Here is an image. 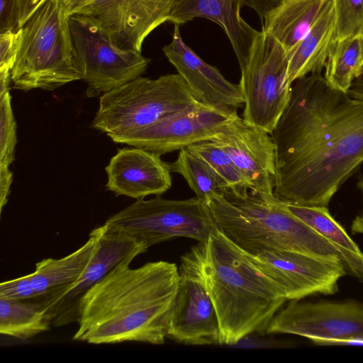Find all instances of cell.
<instances>
[{"label": "cell", "mask_w": 363, "mask_h": 363, "mask_svg": "<svg viewBox=\"0 0 363 363\" xmlns=\"http://www.w3.org/2000/svg\"><path fill=\"white\" fill-rule=\"evenodd\" d=\"M270 135L276 155L274 196L326 206L363 164V101L331 87L322 73L296 80Z\"/></svg>", "instance_id": "1"}, {"label": "cell", "mask_w": 363, "mask_h": 363, "mask_svg": "<svg viewBox=\"0 0 363 363\" xmlns=\"http://www.w3.org/2000/svg\"><path fill=\"white\" fill-rule=\"evenodd\" d=\"M130 264L112 269L82 298L73 340L95 345L164 343L179 288V269L166 261L136 269Z\"/></svg>", "instance_id": "2"}, {"label": "cell", "mask_w": 363, "mask_h": 363, "mask_svg": "<svg viewBox=\"0 0 363 363\" xmlns=\"http://www.w3.org/2000/svg\"><path fill=\"white\" fill-rule=\"evenodd\" d=\"M179 270L196 277L214 305L219 345H233L267 328L286 298L217 228L181 258Z\"/></svg>", "instance_id": "3"}, {"label": "cell", "mask_w": 363, "mask_h": 363, "mask_svg": "<svg viewBox=\"0 0 363 363\" xmlns=\"http://www.w3.org/2000/svg\"><path fill=\"white\" fill-rule=\"evenodd\" d=\"M205 203L216 228L246 253L286 250L340 259L330 241L291 213L274 195L248 191L239 196L227 189L212 194Z\"/></svg>", "instance_id": "4"}, {"label": "cell", "mask_w": 363, "mask_h": 363, "mask_svg": "<svg viewBox=\"0 0 363 363\" xmlns=\"http://www.w3.org/2000/svg\"><path fill=\"white\" fill-rule=\"evenodd\" d=\"M69 13L62 0H45L17 30L13 87L53 91L82 79L74 50Z\"/></svg>", "instance_id": "5"}, {"label": "cell", "mask_w": 363, "mask_h": 363, "mask_svg": "<svg viewBox=\"0 0 363 363\" xmlns=\"http://www.w3.org/2000/svg\"><path fill=\"white\" fill-rule=\"evenodd\" d=\"M196 101L193 92L178 73L157 79L140 76L99 97V107L91 127L113 141Z\"/></svg>", "instance_id": "6"}, {"label": "cell", "mask_w": 363, "mask_h": 363, "mask_svg": "<svg viewBox=\"0 0 363 363\" xmlns=\"http://www.w3.org/2000/svg\"><path fill=\"white\" fill-rule=\"evenodd\" d=\"M104 225L107 231L133 238L147 249L178 237L204 242L216 228L206 203L196 197L170 200L160 196L137 199Z\"/></svg>", "instance_id": "7"}, {"label": "cell", "mask_w": 363, "mask_h": 363, "mask_svg": "<svg viewBox=\"0 0 363 363\" xmlns=\"http://www.w3.org/2000/svg\"><path fill=\"white\" fill-rule=\"evenodd\" d=\"M286 50L263 28L257 31L240 66L238 84L243 98L242 118L271 133L286 108L291 86Z\"/></svg>", "instance_id": "8"}, {"label": "cell", "mask_w": 363, "mask_h": 363, "mask_svg": "<svg viewBox=\"0 0 363 363\" xmlns=\"http://www.w3.org/2000/svg\"><path fill=\"white\" fill-rule=\"evenodd\" d=\"M74 50L88 97L102 94L138 77L147 69L150 60L142 52L120 47L108 31L92 17L69 16Z\"/></svg>", "instance_id": "9"}, {"label": "cell", "mask_w": 363, "mask_h": 363, "mask_svg": "<svg viewBox=\"0 0 363 363\" xmlns=\"http://www.w3.org/2000/svg\"><path fill=\"white\" fill-rule=\"evenodd\" d=\"M242 252L279 288L287 301L316 294H334L338 291V281L347 274L340 259L286 250L255 255Z\"/></svg>", "instance_id": "10"}, {"label": "cell", "mask_w": 363, "mask_h": 363, "mask_svg": "<svg viewBox=\"0 0 363 363\" xmlns=\"http://www.w3.org/2000/svg\"><path fill=\"white\" fill-rule=\"evenodd\" d=\"M229 111L196 101L187 108L113 140L159 155L213 140L238 116Z\"/></svg>", "instance_id": "11"}, {"label": "cell", "mask_w": 363, "mask_h": 363, "mask_svg": "<svg viewBox=\"0 0 363 363\" xmlns=\"http://www.w3.org/2000/svg\"><path fill=\"white\" fill-rule=\"evenodd\" d=\"M267 333L302 336L321 346L332 341L363 338V302L291 300L274 315Z\"/></svg>", "instance_id": "12"}, {"label": "cell", "mask_w": 363, "mask_h": 363, "mask_svg": "<svg viewBox=\"0 0 363 363\" xmlns=\"http://www.w3.org/2000/svg\"><path fill=\"white\" fill-rule=\"evenodd\" d=\"M69 14L99 21L120 47L142 52L145 38L168 21L176 0H62Z\"/></svg>", "instance_id": "13"}, {"label": "cell", "mask_w": 363, "mask_h": 363, "mask_svg": "<svg viewBox=\"0 0 363 363\" xmlns=\"http://www.w3.org/2000/svg\"><path fill=\"white\" fill-rule=\"evenodd\" d=\"M213 140L228 154L250 191L274 195L276 155L269 133L238 116Z\"/></svg>", "instance_id": "14"}, {"label": "cell", "mask_w": 363, "mask_h": 363, "mask_svg": "<svg viewBox=\"0 0 363 363\" xmlns=\"http://www.w3.org/2000/svg\"><path fill=\"white\" fill-rule=\"evenodd\" d=\"M96 250L82 276L71 285L58 289L52 304L54 326H62L78 320L79 305L82 298L95 284L118 265L130 262L147 248L128 236L108 232L104 225Z\"/></svg>", "instance_id": "15"}, {"label": "cell", "mask_w": 363, "mask_h": 363, "mask_svg": "<svg viewBox=\"0 0 363 363\" xmlns=\"http://www.w3.org/2000/svg\"><path fill=\"white\" fill-rule=\"evenodd\" d=\"M172 41L162 50L190 88L196 100L206 106L229 111L244 106L239 84L227 80L184 42L179 25H174Z\"/></svg>", "instance_id": "16"}, {"label": "cell", "mask_w": 363, "mask_h": 363, "mask_svg": "<svg viewBox=\"0 0 363 363\" xmlns=\"http://www.w3.org/2000/svg\"><path fill=\"white\" fill-rule=\"evenodd\" d=\"M179 271V288L167 337L186 345H219V321L208 293L196 277Z\"/></svg>", "instance_id": "17"}, {"label": "cell", "mask_w": 363, "mask_h": 363, "mask_svg": "<svg viewBox=\"0 0 363 363\" xmlns=\"http://www.w3.org/2000/svg\"><path fill=\"white\" fill-rule=\"evenodd\" d=\"M106 189L116 196L137 199L160 196L172 187L169 164L160 155L142 148L118 149L105 168Z\"/></svg>", "instance_id": "18"}, {"label": "cell", "mask_w": 363, "mask_h": 363, "mask_svg": "<svg viewBox=\"0 0 363 363\" xmlns=\"http://www.w3.org/2000/svg\"><path fill=\"white\" fill-rule=\"evenodd\" d=\"M243 6L242 0H176L168 21L180 26L204 18L216 23L229 39L240 67L257 31L242 18Z\"/></svg>", "instance_id": "19"}, {"label": "cell", "mask_w": 363, "mask_h": 363, "mask_svg": "<svg viewBox=\"0 0 363 363\" xmlns=\"http://www.w3.org/2000/svg\"><path fill=\"white\" fill-rule=\"evenodd\" d=\"M331 0H281L268 13L262 28L291 51L321 16Z\"/></svg>", "instance_id": "20"}, {"label": "cell", "mask_w": 363, "mask_h": 363, "mask_svg": "<svg viewBox=\"0 0 363 363\" xmlns=\"http://www.w3.org/2000/svg\"><path fill=\"white\" fill-rule=\"evenodd\" d=\"M335 40V15L331 0L316 23L288 52L289 82L292 84L308 74L322 73Z\"/></svg>", "instance_id": "21"}, {"label": "cell", "mask_w": 363, "mask_h": 363, "mask_svg": "<svg viewBox=\"0 0 363 363\" xmlns=\"http://www.w3.org/2000/svg\"><path fill=\"white\" fill-rule=\"evenodd\" d=\"M100 232V227L92 230L88 240L69 255L44 259L35 264L34 272L28 276L39 296L68 286L82 276L96 250Z\"/></svg>", "instance_id": "22"}, {"label": "cell", "mask_w": 363, "mask_h": 363, "mask_svg": "<svg viewBox=\"0 0 363 363\" xmlns=\"http://www.w3.org/2000/svg\"><path fill=\"white\" fill-rule=\"evenodd\" d=\"M284 203L291 213L337 248L346 273L363 282V252L342 225L330 215L328 207Z\"/></svg>", "instance_id": "23"}, {"label": "cell", "mask_w": 363, "mask_h": 363, "mask_svg": "<svg viewBox=\"0 0 363 363\" xmlns=\"http://www.w3.org/2000/svg\"><path fill=\"white\" fill-rule=\"evenodd\" d=\"M0 298V333L21 340H26L50 329L52 311L44 296L38 300Z\"/></svg>", "instance_id": "24"}, {"label": "cell", "mask_w": 363, "mask_h": 363, "mask_svg": "<svg viewBox=\"0 0 363 363\" xmlns=\"http://www.w3.org/2000/svg\"><path fill=\"white\" fill-rule=\"evenodd\" d=\"M168 164L171 172L182 175L196 197L204 203L212 194L228 189L227 183L213 167L188 148L180 150L176 160Z\"/></svg>", "instance_id": "25"}, {"label": "cell", "mask_w": 363, "mask_h": 363, "mask_svg": "<svg viewBox=\"0 0 363 363\" xmlns=\"http://www.w3.org/2000/svg\"><path fill=\"white\" fill-rule=\"evenodd\" d=\"M360 58L359 35L335 40L325 66L323 76L327 83L347 93L358 76Z\"/></svg>", "instance_id": "26"}, {"label": "cell", "mask_w": 363, "mask_h": 363, "mask_svg": "<svg viewBox=\"0 0 363 363\" xmlns=\"http://www.w3.org/2000/svg\"><path fill=\"white\" fill-rule=\"evenodd\" d=\"M186 148L205 160L227 183L228 191L239 196H244L249 191L243 177L228 154L215 141H201Z\"/></svg>", "instance_id": "27"}, {"label": "cell", "mask_w": 363, "mask_h": 363, "mask_svg": "<svg viewBox=\"0 0 363 363\" xmlns=\"http://www.w3.org/2000/svg\"><path fill=\"white\" fill-rule=\"evenodd\" d=\"M335 40L359 35L363 23V0H332Z\"/></svg>", "instance_id": "28"}, {"label": "cell", "mask_w": 363, "mask_h": 363, "mask_svg": "<svg viewBox=\"0 0 363 363\" xmlns=\"http://www.w3.org/2000/svg\"><path fill=\"white\" fill-rule=\"evenodd\" d=\"M17 143L16 123L9 91L0 96V164L10 166Z\"/></svg>", "instance_id": "29"}, {"label": "cell", "mask_w": 363, "mask_h": 363, "mask_svg": "<svg viewBox=\"0 0 363 363\" xmlns=\"http://www.w3.org/2000/svg\"><path fill=\"white\" fill-rule=\"evenodd\" d=\"M39 297L27 275L1 282L0 298L27 300Z\"/></svg>", "instance_id": "30"}, {"label": "cell", "mask_w": 363, "mask_h": 363, "mask_svg": "<svg viewBox=\"0 0 363 363\" xmlns=\"http://www.w3.org/2000/svg\"><path fill=\"white\" fill-rule=\"evenodd\" d=\"M17 49V31L9 30L1 32L0 71H11L15 64Z\"/></svg>", "instance_id": "31"}, {"label": "cell", "mask_w": 363, "mask_h": 363, "mask_svg": "<svg viewBox=\"0 0 363 363\" xmlns=\"http://www.w3.org/2000/svg\"><path fill=\"white\" fill-rule=\"evenodd\" d=\"M0 33L11 30L17 31L16 0H0Z\"/></svg>", "instance_id": "32"}, {"label": "cell", "mask_w": 363, "mask_h": 363, "mask_svg": "<svg viewBox=\"0 0 363 363\" xmlns=\"http://www.w3.org/2000/svg\"><path fill=\"white\" fill-rule=\"evenodd\" d=\"M45 0H16L18 28Z\"/></svg>", "instance_id": "33"}, {"label": "cell", "mask_w": 363, "mask_h": 363, "mask_svg": "<svg viewBox=\"0 0 363 363\" xmlns=\"http://www.w3.org/2000/svg\"><path fill=\"white\" fill-rule=\"evenodd\" d=\"M13 174L9 166L0 164V210L1 213L6 204L10 187L12 183Z\"/></svg>", "instance_id": "34"}, {"label": "cell", "mask_w": 363, "mask_h": 363, "mask_svg": "<svg viewBox=\"0 0 363 363\" xmlns=\"http://www.w3.org/2000/svg\"><path fill=\"white\" fill-rule=\"evenodd\" d=\"M281 0H242L244 6L252 9L259 16L262 22L266 15L276 8Z\"/></svg>", "instance_id": "35"}, {"label": "cell", "mask_w": 363, "mask_h": 363, "mask_svg": "<svg viewBox=\"0 0 363 363\" xmlns=\"http://www.w3.org/2000/svg\"><path fill=\"white\" fill-rule=\"evenodd\" d=\"M357 187L361 191L363 203V176L357 182ZM351 231L353 234H363V208L362 213L357 216L353 220L351 225Z\"/></svg>", "instance_id": "36"}, {"label": "cell", "mask_w": 363, "mask_h": 363, "mask_svg": "<svg viewBox=\"0 0 363 363\" xmlns=\"http://www.w3.org/2000/svg\"><path fill=\"white\" fill-rule=\"evenodd\" d=\"M347 93L352 97L363 101V72L354 80Z\"/></svg>", "instance_id": "37"}, {"label": "cell", "mask_w": 363, "mask_h": 363, "mask_svg": "<svg viewBox=\"0 0 363 363\" xmlns=\"http://www.w3.org/2000/svg\"><path fill=\"white\" fill-rule=\"evenodd\" d=\"M11 80V72L0 71V96L9 91Z\"/></svg>", "instance_id": "38"}, {"label": "cell", "mask_w": 363, "mask_h": 363, "mask_svg": "<svg viewBox=\"0 0 363 363\" xmlns=\"http://www.w3.org/2000/svg\"><path fill=\"white\" fill-rule=\"evenodd\" d=\"M359 40H360V46H361V58L358 71V76H359L363 72V23L359 32ZM357 76V77H358Z\"/></svg>", "instance_id": "39"}]
</instances>
